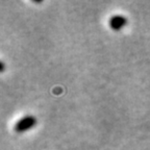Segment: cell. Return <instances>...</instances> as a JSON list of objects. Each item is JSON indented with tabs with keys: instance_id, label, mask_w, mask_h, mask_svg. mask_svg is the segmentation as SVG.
Returning a JSON list of instances; mask_svg holds the SVG:
<instances>
[{
	"instance_id": "2",
	"label": "cell",
	"mask_w": 150,
	"mask_h": 150,
	"mask_svg": "<svg viewBox=\"0 0 150 150\" xmlns=\"http://www.w3.org/2000/svg\"><path fill=\"white\" fill-rule=\"evenodd\" d=\"M110 27L114 31H120L127 24V18L122 15H115L110 19Z\"/></svg>"
},
{
	"instance_id": "3",
	"label": "cell",
	"mask_w": 150,
	"mask_h": 150,
	"mask_svg": "<svg viewBox=\"0 0 150 150\" xmlns=\"http://www.w3.org/2000/svg\"><path fill=\"white\" fill-rule=\"evenodd\" d=\"M0 71H1V72L4 71V63H3L2 61H1V63H0Z\"/></svg>"
},
{
	"instance_id": "1",
	"label": "cell",
	"mask_w": 150,
	"mask_h": 150,
	"mask_svg": "<svg viewBox=\"0 0 150 150\" xmlns=\"http://www.w3.org/2000/svg\"><path fill=\"white\" fill-rule=\"evenodd\" d=\"M37 124V119L35 117L30 115H27L25 117L21 118L15 125L14 129L16 132L18 134H22V132H25V131H28L29 129L33 128Z\"/></svg>"
}]
</instances>
